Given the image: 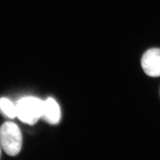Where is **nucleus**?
I'll use <instances>...</instances> for the list:
<instances>
[{
    "label": "nucleus",
    "mask_w": 160,
    "mask_h": 160,
    "mask_svg": "<svg viewBox=\"0 0 160 160\" xmlns=\"http://www.w3.org/2000/svg\"><path fill=\"white\" fill-rule=\"evenodd\" d=\"M0 143L9 156L19 153L22 146V136L19 127L12 122L4 123L0 128Z\"/></svg>",
    "instance_id": "nucleus-2"
},
{
    "label": "nucleus",
    "mask_w": 160,
    "mask_h": 160,
    "mask_svg": "<svg viewBox=\"0 0 160 160\" xmlns=\"http://www.w3.org/2000/svg\"><path fill=\"white\" fill-rule=\"evenodd\" d=\"M42 118L50 124H57L61 119V110L56 100L49 98L43 101Z\"/></svg>",
    "instance_id": "nucleus-4"
},
{
    "label": "nucleus",
    "mask_w": 160,
    "mask_h": 160,
    "mask_svg": "<svg viewBox=\"0 0 160 160\" xmlns=\"http://www.w3.org/2000/svg\"><path fill=\"white\" fill-rule=\"evenodd\" d=\"M142 67L148 76L153 78L160 77V49H150L143 54Z\"/></svg>",
    "instance_id": "nucleus-3"
},
{
    "label": "nucleus",
    "mask_w": 160,
    "mask_h": 160,
    "mask_svg": "<svg viewBox=\"0 0 160 160\" xmlns=\"http://www.w3.org/2000/svg\"><path fill=\"white\" fill-rule=\"evenodd\" d=\"M0 111L9 118H14L17 116L16 106L7 98H2L0 99Z\"/></svg>",
    "instance_id": "nucleus-5"
},
{
    "label": "nucleus",
    "mask_w": 160,
    "mask_h": 160,
    "mask_svg": "<svg viewBox=\"0 0 160 160\" xmlns=\"http://www.w3.org/2000/svg\"><path fill=\"white\" fill-rule=\"evenodd\" d=\"M16 106L17 117L22 122L31 126L42 116L43 101L38 98H23L19 100Z\"/></svg>",
    "instance_id": "nucleus-1"
},
{
    "label": "nucleus",
    "mask_w": 160,
    "mask_h": 160,
    "mask_svg": "<svg viewBox=\"0 0 160 160\" xmlns=\"http://www.w3.org/2000/svg\"><path fill=\"white\" fill-rule=\"evenodd\" d=\"M0 156H1V151H0Z\"/></svg>",
    "instance_id": "nucleus-6"
}]
</instances>
